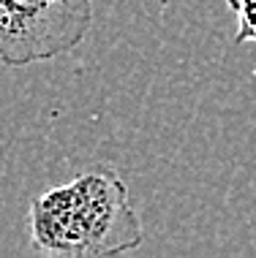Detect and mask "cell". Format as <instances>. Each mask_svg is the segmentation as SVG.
Returning <instances> with one entry per match:
<instances>
[{
  "label": "cell",
  "instance_id": "7a4b0ae2",
  "mask_svg": "<svg viewBox=\"0 0 256 258\" xmlns=\"http://www.w3.org/2000/svg\"><path fill=\"white\" fill-rule=\"evenodd\" d=\"M93 27V0H0V62L22 68L74 52Z\"/></svg>",
  "mask_w": 256,
  "mask_h": 258
},
{
  "label": "cell",
  "instance_id": "3957f363",
  "mask_svg": "<svg viewBox=\"0 0 256 258\" xmlns=\"http://www.w3.org/2000/svg\"><path fill=\"white\" fill-rule=\"evenodd\" d=\"M237 19L234 44H256V0H224Z\"/></svg>",
  "mask_w": 256,
  "mask_h": 258
},
{
  "label": "cell",
  "instance_id": "6da1fadb",
  "mask_svg": "<svg viewBox=\"0 0 256 258\" xmlns=\"http://www.w3.org/2000/svg\"><path fill=\"white\" fill-rule=\"evenodd\" d=\"M33 250L52 258L123 255L142 247L144 226L128 187L109 166L77 174L27 207Z\"/></svg>",
  "mask_w": 256,
  "mask_h": 258
}]
</instances>
